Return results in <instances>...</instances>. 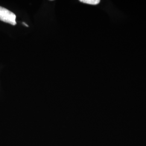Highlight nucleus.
I'll use <instances>...</instances> for the list:
<instances>
[{
	"instance_id": "f257e3e1",
	"label": "nucleus",
	"mask_w": 146,
	"mask_h": 146,
	"mask_svg": "<svg viewBox=\"0 0 146 146\" xmlns=\"http://www.w3.org/2000/svg\"><path fill=\"white\" fill-rule=\"evenodd\" d=\"M16 15L11 11L5 8L0 6V20L5 23H9L11 25L15 26Z\"/></svg>"
},
{
	"instance_id": "f03ea898",
	"label": "nucleus",
	"mask_w": 146,
	"mask_h": 146,
	"mask_svg": "<svg viewBox=\"0 0 146 146\" xmlns=\"http://www.w3.org/2000/svg\"><path fill=\"white\" fill-rule=\"evenodd\" d=\"M80 1L84 3L91 5H97L100 2V0H80Z\"/></svg>"
},
{
	"instance_id": "7ed1b4c3",
	"label": "nucleus",
	"mask_w": 146,
	"mask_h": 146,
	"mask_svg": "<svg viewBox=\"0 0 146 146\" xmlns=\"http://www.w3.org/2000/svg\"><path fill=\"white\" fill-rule=\"evenodd\" d=\"M23 24L24 25H25L27 27H29V26H28V25H26V23H23Z\"/></svg>"
}]
</instances>
